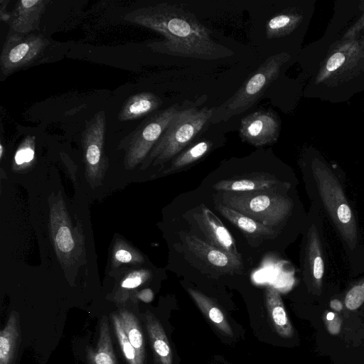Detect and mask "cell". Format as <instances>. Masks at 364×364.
I'll return each mask as SVG.
<instances>
[{
	"mask_svg": "<svg viewBox=\"0 0 364 364\" xmlns=\"http://www.w3.org/2000/svg\"><path fill=\"white\" fill-rule=\"evenodd\" d=\"M150 277L151 273L146 269L133 271L129 273L122 281L120 289L122 290L124 293L126 291L134 289L146 282Z\"/></svg>",
	"mask_w": 364,
	"mask_h": 364,
	"instance_id": "cell-28",
	"label": "cell"
},
{
	"mask_svg": "<svg viewBox=\"0 0 364 364\" xmlns=\"http://www.w3.org/2000/svg\"><path fill=\"white\" fill-rule=\"evenodd\" d=\"M87 358L90 364H117L106 316H103L100 321L97 347L89 350Z\"/></svg>",
	"mask_w": 364,
	"mask_h": 364,
	"instance_id": "cell-22",
	"label": "cell"
},
{
	"mask_svg": "<svg viewBox=\"0 0 364 364\" xmlns=\"http://www.w3.org/2000/svg\"><path fill=\"white\" fill-rule=\"evenodd\" d=\"M281 122L272 110H258L244 117L240 122L241 139L255 146L275 143L279 136Z\"/></svg>",
	"mask_w": 364,
	"mask_h": 364,
	"instance_id": "cell-10",
	"label": "cell"
},
{
	"mask_svg": "<svg viewBox=\"0 0 364 364\" xmlns=\"http://www.w3.org/2000/svg\"><path fill=\"white\" fill-rule=\"evenodd\" d=\"M221 198L225 206L272 228L280 223L289 210L286 198L267 190L223 191Z\"/></svg>",
	"mask_w": 364,
	"mask_h": 364,
	"instance_id": "cell-5",
	"label": "cell"
},
{
	"mask_svg": "<svg viewBox=\"0 0 364 364\" xmlns=\"http://www.w3.org/2000/svg\"><path fill=\"white\" fill-rule=\"evenodd\" d=\"M35 137L28 136L18 148L15 156V164L21 166L28 165L35 156Z\"/></svg>",
	"mask_w": 364,
	"mask_h": 364,
	"instance_id": "cell-27",
	"label": "cell"
},
{
	"mask_svg": "<svg viewBox=\"0 0 364 364\" xmlns=\"http://www.w3.org/2000/svg\"><path fill=\"white\" fill-rule=\"evenodd\" d=\"M105 131V113L102 110L87 122L82 134L85 171L92 184L102 180L108 166L104 150Z\"/></svg>",
	"mask_w": 364,
	"mask_h": 364,
	"instance_id": "cell-8",
	"label": "cell"
},
{
	"mask_svg": "<svg viewBox=\"0 0 364 364\" xmlns=\"http://www.w3.org/2000/svg\"><path fill=\"white\" fill-rule=\"evenodd\" d=\"M113 326L121 350L128 364H144L139 359L137 352L129 341L119 315L112 316Z\"/></svg>",
	"mask_w": 364,
	"mask_h": 364,
	"instance_id": "cell-25",
	"label": "cell"
},
{
	"mask_svg": "<svg viewBox=\"0 0 364 364\" xmlns=\"http://www.w3.org/2000/svg\"><path fill=\"white\" fill-rule=\"evenodd\" d=\"M330 306L336 311H341L343 309V304L337 299L332 300Z\"/></svg>",
	"mask_w": 364,
	"mask_h": 364,
	"instance_id": "cell-35",
	"label": "cell"
},
{
	"mask_svg": "<svg viewBox=\"0 0 364 364\" xmlns=\"http://www.w3.org/2000/svg\"><path fill=\"white\" fill-rule=\"evenodd\" d=\"M49 2L45 0L17 1L11 11V18L8 22L9 31L20 34H29L38 30Z\"/></svg>",
	"mask_w": 364,
	"mask_h": 364,
	"instance_id": "cell-14",
	"label": "cell"
},
{
	"mask_svg": "<svg viewBox=\"0 0 364 364\" xmlns=\"http://www.w3.org/2000/svg\"><path fill=\"white\" fill-rule=\"evenodd\" d=\"M50 232L58 259L68 267L75 263L78 254L70 220L63 200L52 203L50 208Z\"/></svg>",
	"mask_w": 364,
	"mask_h": 364,
	"instance_id": "cell-9",
	"label": "cell"
},
{
	"mask_svg": "<svg viewBox=\"0 0 364 364\" xmlns=\"http://www.w3.org/2000/svg\"><path fill=\"white\" fill-rule=\"evenodd\" d=\"M19 336L18 314L13 312L0 332V364H12L18 348Z\"/></svg>",
	"mask_w": 364,
	"mask_h": 364,
	"instance_id": "cell-21",
	"label": "cell"
},
{
	"mask_svg": "<svg viewBox=\"0 0 364 364\" xmlns=\"http://www.w3.org/2000/svg\"><path fill=\"white\" fill-rule=\"evenodd\" d=\"M316 1L309 0L304 7H290L274 16L266 24L267 38L284 37L293 33L301 25H308L314 14Z\"/></svg>",
	"mask_w": 364,
	"mask_h": 364,
	"instance_id": "cell-11",
	"label": "cell"
},
{
	"mask_svg": "<svg viewBox=\"0 0 364 364\" xmlns=\"http://www.w3.org/2000/svg\"><path fill=\"white\" fill-rule=\"evenodd\" d=\"M119 316L129 341L136 349L141 361L144 363V337L137 318L132 312L125 309L121 310Z\"/></svg>",
	"mask_w": 364,
	"mask_h": 364,
	"instance_id": "cell-24",
	"label": "cell"
},
{
	"mask_svg": "<svg viewBox=\"0 0 364 364\" xmlns=\"http://www.w3.org/2000/svg\"><path fill=\"white\" fill-rule=\"evenodd\" d=\"M145 321L155 364H172L171 348L161 323L149 311L145 314Z\"/></svg>",
	"mask_w": 364,
	"mask_h": 364,
	"instance_id": "cell-16",
	"label": "cell"
},
{
	"mask_svg": "<svg viewBox=\"0 0 364 364\" xmlns=\"http://www.w3.org/2000/svg\"><path fill=\"white\" fill-rule=\"evenodd\" d=\"M215 208L223 217L248 236L254 238H271L275 234L272 227L263 225L223 203L216 204Z\"/></svg>",
	"mask_w": 364,
	"mask_h": 364,
	"instance_id": "cell-18",
	"label": "cell"
},
{
	"mask_svg": "<svg viewBox=\"0 0 364 364\" xmlns=\"http://www.w3.org/2000/svg\"><path fill=\"white\" fill-rule=\"evenodd\" d=\"M179 108L173 105L153 113L120 141L119 149L125 151L124 166L127 169H133L144 161Z\"/></svg>",
	"mask_w": 364,
	"mask_h": 364,
	"instance_id": "cell-6",
	"label": "cell"
},
{
	"mask_svg": "<svg viewBox=\"0 0 364 364\" xmlns=\"http://www.w3.org/2000/svg\"><path fill=\"white\" fill-rule=\"evenodd\" d=\"M212 108L180 107L160 139L141 163V169L172 161L210 123Z\"/></svg>",
	"mask_w": 364,
	"mask_h": 364,
	"instance_id": "cell-3",
	"label": "cell"
},
{
	"mask_svg": "<svg viewBox=\"0 0 364 364\" xmlns=\"http://www.w3.org/2000/svg\"><path fill=\"white\" fill-rule=\"evenodd\" d=\"M188 292L201 312L223 333L232 336L233 331L227 317L219 306L200 291L188 288Z\"/></svg>",
	"mask_w": 364,
	"mask_h": 364,
	"instance_id": "cell-20",
	"label": "cell"
},
{
	"mask_svg": "<svg viewBox=\"0 0 364 364\" xmlns=\"http://www.w3.org/2000/svg\"><path fill=\"white\" fill-rule=\"evenodd\" d=\"M136 297L145 303H149L153 300L154 294L150 289H144L136 294Z\"/></svg>",
	"mask_w": 364,
	"mask_h": 364,
	"instance_id": "cell-33",
	"label": "cell"
},
{
	"mask_svg": "<svg viewBox=\"0 0 364 364\" xmlns=\"http://www.w3.org/2000/svg\"><path fill=\"white\" fill-rule=\"evenodd\" d=\"M125 21L155 31L165 37L147 47L153 51L174 56L213 60L232 54L215 43L210 31L191 11L170 3L141 7L127 13Z\"/></svg>",
	"mask_w": 364,
	"mask_h": 364,
	"instance_id": "cell-1",
	"label": "cell"
},
{
	"mask_svg": "<svg viewBox=\"0 0 364 364\" xmlns=\"http://www.w3.org/2000/svg\"><path fill=\"white\" fill-rule=\"evenodd\" d=\"M323 274V262L320 257H316L314 262V276L320 279Z\"/></svg>",
	"mask_w": 364,
	"mask_h": 364,
	"instance_id": "cell-32",
	"label": "cell"
},
{
	"mask_svg": "<svg viewBox=\"0 0 364 364\" xmlns=\"http://www.w3.org/2000/svg\"><path fill=\"white\" fill-rule=\"evenodd\" d=\"M188 250L207 265L224 273L242 270V262L192 235H186Z\"/></svg>",
	"mask_w": 364,
	"mask_h": 364,
	"instance_id": "cell-13",
	"label": "cell"
},
{
	"mask_svg": "<svg viewBox=\"0 0 364 364\" xmlns=\"http://www.w3.org/2000/svg\"><path fill=\"white\" fill-rule=\"evenodd\" d=\"M3 152H4V146H3V144L1 143V144H0V159H2Z\"/></svg>",
	"mask_w": 364,
	"mask_h": 364,
	"instance_id": "cell-36",
	"label": "cell"
},
{
	"mask_svg": "<svg viewBox=\"0 0 364 364\" xmlns=\"http://www.w3.org/2000/svg\"><path fill=\"white\" fill-rule=\"evenodd\" d=\"M265 305L270 323L276 332L282 338H291L294 334V328L279 292L273 286H268L266 289Z\"/></svg>",
	"mask_w": 364,
	"mask_h": 364,
	"instance_id": "cell-15",
	"label": "cell"
},
{
	"mask_svg": "<svg viewBox=\"0 0 364 364\" xmlns=\"http://www.w3.org/2000/svg\"><path fill=\"white\" fill-rule=\"evenodd\" d=\"M196 218L208 244L242 261L231 234L211 210L203 206L201 213L197 215Z\"/></svg>",
	"mask_w": 364,
	"mask_h": 364,
	"instance_id": "cell-12",
	"label": "cell"
},
{
	"mask_svg": "<svg viewBox=\"0 0 364 364\" xmlns=\"http://www.w3.org/2000/svg\"><path fill=\"white\" fill-rule=\"evenodd\" d=\"M113 263L123 264L141 263L144 257L136 250L123 242H117L113 251Z\"/></svg>",
	"mask_w": 364,
	"mask_h": 364,
	"instance_id": "cell-26",
	"label": "cell"
},
{
	"mask_svg": "<svg viewBox=\"0 0 364 364\" xmlns=\"http://www.w3.org/2000/svg\"><path fill=\"white\" fill-rule=\"evenodd\" d=\"M311 47L312 97L338 103L364 90V33L352 39L324 33Z\"/></svg>",
	"mask_w": 364,
	"mask_h": 364,
	"instance_id": "cell-2",
	"label": "cell"
},
{
	"mask_svg": "<svg viewBox=\"0 0 364 364\" xmlns=\"http://www.w3.org/2000/svg\"><path fill=\"white\" fill-rule=\"evenodd\" d=\"M159 97L149 92H143L129 97L118 114L121 122L134 120L153 113L162 105Z\"/></svg>",
	"mask_w": 364,
	"mask_h": 364,
	"instance_id": "cell-17",
	"label": "cell"
},
{
	"mask_svg": "<svg viewBox=\"0 0 364 364\" xmlns=\"http://www.w3.org/2000/svg\"><path fill=\"white\" fill-rule=\"evenodd\" d=\"M337 215L341 223H347L351 218V211L347 205L342 204L337 210Z\"/></svg>",
	"mask_w": 364,
	"mask_h": 364,
	"instance_id": "cell-31",
	"label": "cell"
},
{
	"mask_svg": "<svg viewBox=\"0 0 364 364\" xmlns=\"http://www.w3.org/2000/svg\"><path fill=\"white\" fill-rule=\"evenodd\" d=\"M211 146L212 143L209 140H201L194 144L176 156L163 173L170 174L187 167L203 157L210 150Z\"/></svg>",
	"mask_w": 364,
	"mask_h": 364,
	"instance_id": "cell-23",
	"label": "cell"
},
{
	"mask_svg": "<svg viewBox=\"0 0 364 364\" xmlns=\"http://www.w3.org/2000/svg\"><path fill=\"white\" fill-rule=\"evenodd\" d=\"M278 181L271 176L256 175L221 180L213 185L218 191L245 192L272 189Z\"/></svg>",
	"mask_w": 364,
	"mask_h": 364,
	"instance_id": "cell-19",
	"label": "cell"
},
{
	"mask_svg": "<svg viewBox=\"0 0 364 364\" xmlns=\"http://www.w3.org/2000/svg\"><path fill=\"white\" fill-rule=\"evenodd\" d=\"M291 55L282 52L267 58L237 92L218 107L212 108L210 123L226 121L250 109L278 77L282 68Z\"/></svg>",
	"mask_w": 364,
	"mask_h": 364,
	"instance_id": "cell-4",
	"label": "cell"
},
{
	"mask_svg": "<svg viewBox=\"0 0 364 364\" xmlns=\"http://www.w3.org/2000/svg\"><path fill=\"white\" fill-rule=\"evenodd\" d=\"M364 301V287L355 286L346 294L345 305L349 310H355L361 306Z\"/></svg>",
	"mask_w": 364,
	"mask_h": 364,
	"instance_id": "cell-29",
	"label": "cell"
},
{
	"mask_svg": "<svg viewBox=\"0 0 364 364\" xmlns=\"http://www.w3.org/2000/svg\"><path fill=\"white\" fill-rule=\"evenodd\" d=\"M41 33L20 34L9 31L0 55V70L9 76L40 60L49 46Z\"/></svg>",
	"mask_w": 364,
	"mask_h": 364,
	"instance_id": "cell-7",
	"label": "cell"
},
{
	"mask_svg": "<svg viewBox=\"0 0 364 364\" xmlns=\"http://www.w3.org/2000/svg\"><path fill=\"white\" fill-rule=\"evenodd\" d=\"M323 321L329 333L337 335L341 328V320L340 317L333 312H327L323 317Z\"/></svg>",
	"mask_w": 364,
	"mask_h": 364,
	"instance_id": "cell-30",
	"label": "cell"
},
{
	"mask_svg": "<svg viewBox=\"0 0 364 364\" xmlns=\"http://www.w3.org/2000/svg\"><path fill=\"white\" fill-rule=\"evenodd\" d=\"M9 2V0L0 1V18L3 21L6 23L9 21L11 18V12H8L6 10H5Z\"/></svg>",
	"mask_w": 364,
	"mask_h": 364,
	"instance_id": "cell-34",
	"label": "cell"
}]
</instances>
